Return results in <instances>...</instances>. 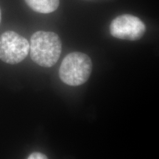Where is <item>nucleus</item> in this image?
I'll use <instances>...</instances> for the list:
<instances>
[{
    "label": "nucleus",
    "mask_w": 159,
    "mask_h": 159,
    "mask_svg": "<svg viewBox=\"0 0 159 159\" xmlns=\"http://www.w3.org/2000/svg\"><path fill=\"white\" fill-rule=\"evenodd\" d=\"M62 44L58 35L53 32L37 31L30 39V52L32 60L42 67L53 66L60 58Z\"/></svg>",
    "instance_id": "nucleus-1"
},
{
    "label": "nucleus",
    "mask_w": 159,
    "mask_h": 159,
    "mask_svg": "<svg viewBox=\"0 0 159 159\" xmlns=\"http://www.w3.org/2000/svg\"><path fill=\"white\" fill-rule=\"evenodd\" d=\"M92 71V61L80 52L69 53L63 58L59 69V77L65 84L77 86L88 80Z\"/></svg>",
    "instance_id": "nucleus-2"
},
{
    "label": "nucleus",
    "mask_w": 159,
    "mask_h": 159,
    "mask_svg": "<svg viewBox=\"0 0 159 159\" xmlns=\"http://www.w3.org/2000/svg\"><path fill=\"white\" fill-rule=\"evenodd\" d=\"M30 51V43L25 37L13 31L0 35V59L9 64H17L25 59Z\"/></svg>",
    "instance_id": "nucleus-3"
},
{
    "label": "nucleus",
    "mask_w": 159,
    "mask_h": 159,
    "mask_svg": "<svg viewBox=\"0 0 159 159\" xmlns=\"http://www.w3.org/2000/svg\"><path fill=\"white\" fill-rule=\"evenodd\" d=\"M146 31V26L139 18L130 14H122L113 19L110 33L113 37L128 41L141 39Z\"/></svg>",
    "instance_id": "nucleus-4"
},
{
    "label": "nucleus",
    "mask_w": 159,
    "mask_h": 159,
    "mask_svg": "<svg viewBox=\"0 0 159 159\" xmlns=\"http://www.w3.org/2000/svg\"><path fill=\"white\" fill-rule=\"evenodd\" d=\"M27 5L37 13H50L56 11L60 0H25Z\"/></svg>",
    "instance_id": "nucleus-5"
},
{
    "label": "nucleus",
    "mask_w": 159,
    "mask_h": 159,
    "mask_svg": "<svg viewBox=\"0 0 159 159\" xmlns=\"http://www.w3.org/2000/svg\"><path fill=\"white\" fill-rule=\"evenodd\" d=\"M27 159H48V158L46 155L41 153V152H35L30 155Z\"/></svg>",
    "instance_id": "nucleus-6"
},
{
    "label": "nucleus",
    "mask_w": 159,
    "mask_h": 159,
    "mask_svg": "<svg viewBox=\"0 0 159 159\" xmlns=\"http://www.w3.org/2000/svg\"><path fill=\"white\" fill-rule=\"evenodd\" d=\"M1 19H2V13H1V10H0V23H1Z\"/></svg>",
    "instance_id": "nucleus-7"
}]
</instances>
